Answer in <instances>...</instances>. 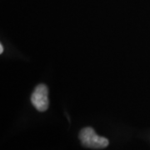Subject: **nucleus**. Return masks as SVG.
<instances>
[{
  "mask_svg": "<svg viewBox=\"0 0 150 150\" xmlns=\"http://www.w3.org/2000/svg\"><path fill=\"white\" fill-rule=\"evenodd\" d=\"M79 139L83 146L93 149H104L109 144L106 138L98 136L95 133L94 129L90 127H87L81 130L79 133Z\"/></svg>",
  "mask_w": 150,
  "mask_h": 150,
  "instance_id": "nucleus-1",
  "label": "nucleus"
},
{
  "mask_svg": "<svg viewBox=\"0 0 150 150\" xmlns=\"http://www.w3.org/2000/svg\"><path fill=\"white\" fill-rule=\"evenodd\" d=\"M3 52H4V46H3V44H1L0 45V54H3Z\"/></svg>",
  "mask_w": 150,
  "mask_h": 150,
  "instance_id": "nucleus-3",
  "label": "nucleus"
},
{
  "mask_svg": "<svg viewBox=\"0 0 150 150\" xmlns=\"http://www.w3.org/2000/svg\"><path fill=\"white\" fill-rule=\"evenodd\" d=\"M31 102L35 108L40 112H44L48 109L49 101L47 86L44 84H39L35 88L31 96Z\"/></svg>",
  "mask_w": 150,
  "mask_h": 150,
  "instance_id": "nucleus-2",
  "label": "nucleus"
}]
</instances>
